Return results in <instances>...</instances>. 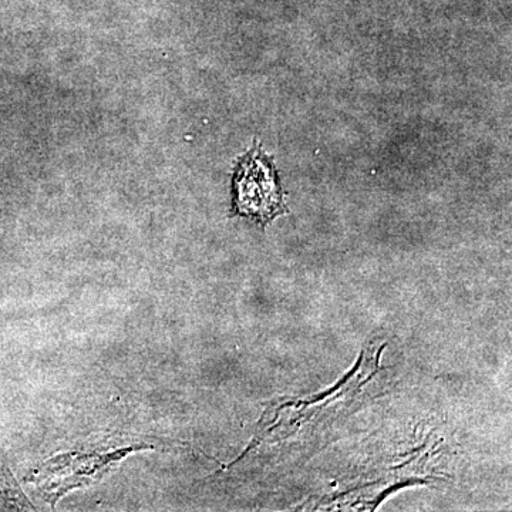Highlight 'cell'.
I'll return each mask as SVG.
<instances>
[{
    "mask_svg": "<svg viewBox=\"0 0 512 512\" xmlns=\"http://www.w3.org/2000/svg\"><path fill=\"white\" fill-rule=\"evenodd\" d=\"M234 210L266 224L284 214L281 183L271 158L258 146L238 161L235 168Z\"/></svg>",
    "mask_w": 512,
    "mask_h": 512,
    "instance_id": "6da1fadb",
    "label": "cell"
},
{
    "mask_svg": "<svg viewBox=\"0 0 512 512\" xmlns=\"http://www.w3.org/2000/svg\"><path fill=\"white\" fill-rule=\"evenodd\" d=\"M127 450L114 451V453L99 456V454H80V456L59 457L57 460L49 461L42 468V478L40 481L45 485L47 500L52 498L55 504L60 494L73 490L74 487L83 485L86 481L97 480L103 476L104 471L109 470L110 466L117 463L124 457Z\"/></svg>",
    "mask_w": 512,
    "mask_h": 512,
    "instance_id": "7a4b0ae2",
    "label": "cell"
},
{
    "mask_svg": "<svg viewBox=\"0 0 512 512\" xmlns=\"http://www.w3.org/2000/svg\"><path fill=\"white\" fill-rule=\"evenodd\" d=\"M0 510H33L0 456Z\"/></svg>",
    "mask_w": 512,
    "mask_h": 512,
    "instance_id": "3957f363",
    "label": "cell"
}]
</instances>
